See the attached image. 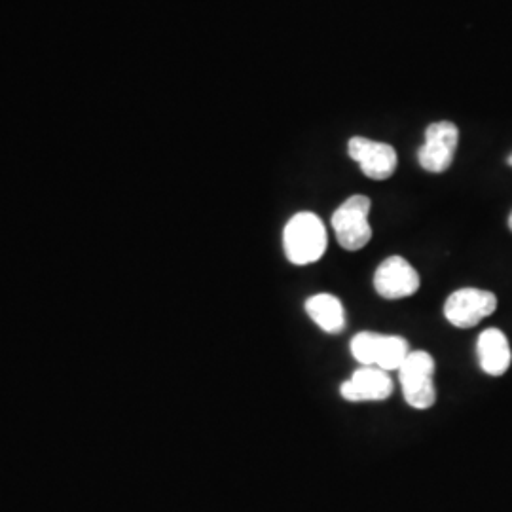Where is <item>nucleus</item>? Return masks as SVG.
Returning a JSON list of instances; mask_svg holds the SVG:
<instances>
[{"instance_id":"f257e3e1","label":"nucleus","mask_w":512,"mask_h":512,"mask_svg":"<svg viewBox=\"0 0 512 512\" xmlns=\"http://www.w3.org/2000/svg\"><path fill=\"white\" fill-rule=\"evenodd\" d=\"M283 247L287 258L296 266L321 260L327 251V230L323 220L308 211L294 215L285 226Z\"/></svg>"},{"instance_id":"f03ea898","label":"nucleus","mask_w":512,"mask_h":512,"mask_svg":"<svg viewBox=\"0 0 512 512\" xmlns=\"http://www.w3.org/2000/svg\"><path fill=\"white\" fill-rule=\"evenodd\" d=\"M435 359L427 351H410L399 368L404 401L416 410H427L437 403V387L433 382Z\"/></svg>"},{"instance_id":"7ed1b4c3","label":"nucleus","mask_w":512,"mask_h":512,"mask_svg":"<svg viewBox=\"0 0 512 512\" xmlns=\"http://www.w3.org/2000/svg\"><path fill=\"white\" fill-rule=\"evenodd\" d=\"M370 200L366 196H351L332 215V228L338 243L346 251H359L372 239V228L368 222Z\"/></svg>"},{"instance_id":"20e7f679","label":"nucleus","mask_w":512,"mask_h":512,"mask_svg":"<svg viewBox=\"0 0 512 512\" xmlns=\"http://www.w3.org/2000/svg\"><path fill=\"white\" fill-rule=\"evenodd\" d=\"M459 129L452 122H435L425 129V143L418 150V162L429 173H444L454 162Z\"/></svg>"},{"instance_id":"39448f33","label":"nucleus","mask_w":512,"mask_h":512,"mask_svg":"<svg viewBox=\"0 0 512 512\" xmlns=\"http://www.w3.org/2000/svg\"><path fill=\"white\" fill-rule=\"evenodd\" d=\"M497 308V296L482 289H459L444 304L446 319L458 329H473Z\"/></svg>"},{"instance_id":"423d86ee","label":"nucleus","mask_w":512,"mask_h":512,"mask_svg":"<svg viewBox=\"0 0 512 512\" xmlns=\"http://www.w3.org/2000/svg\"><path fill=\"white\" fill-rule=\"evenodd\" d=\"M374 289L382 298L401 300L420 289V275L412 264H408L403 256H389L376 268Z\"/></svg>"},{"instance_id":"0eeeda50","label":"nucleus","mask_w":512,"mask_h":512,"mask_svg":"<svg viewBox=\"0 0 512 512\" xmlns=\"http://www.w3.org/2000/svg\"><path fill=\"white\" fill-rule=\"evenodd\" d=\"M348 152L351 160L361 165V171L372 181H385L397 171V150L387 143L353 137L349 139Z\"/></svg>"},{"instance_id":"6e6552de","label":"nucleus","mask_w":512,"mask_h":512,"mask_svg":"<svg viewBox=\"0 0 512 512\" xmlns=\"http://www.w3.org/2000/svg\"><path fill=\"white\" fill-rule=\"evenodd\" d=\"M340 393L349 403L385 401L393 393V380L378 366H361L342 384Z\"/></svg>"},{"instance_id":"1a4fd4ad","label":"nucleus","mask_w":512,"mask_h":512,"mask_svg":"<svg viewBox=\"0 0 512 512\" xmlns=\"http://www.w3.org/2000/svg\"><path fill=\"white\" fill-rule=\"evenodd\" d=\"M478 361L486 374L503 376L511 366V346L507 336L499 329L484 330L476 344Z\"/></svg>"},{"instance_id":"9d476101","label":"nucleus","mask_w":512,"mask_h":512,"mask_svg":"<svg viewBox=\"0 0 512 512\" xmlns=\"http://www.w3.org/2000/svg\"><path fill=\"white\" fill-rule=\"evenodd\" d=\"M306 311L311 321L329 334H338L346 329V311L340 298L332 294L321 293L311 296L306 300Z\"/></svg>"},{"instance_id":"9b49d317","label":"nucleus","mask_w":512,"mask_h":512,"mask_svg":"<svg viewBox=\"0 0 512 512\" xmlns=\"http://www.w3.org/2000/svg\"><path fill=\"white\" fill-rule=\"evenodd\" d=\"M410 355V346L401 336H382L376 365L385 372L389 370H399L403 366L406 357Z\"/></svg>"},{"instance_id":"f8f14e48","label":"nucleus","mask_w":512,"mask_h":512,"mask_svg":"<svg viewBox=\"0 0 512 512\" xmlns=\"http://www.w3.org/2000/svg\"><path fill=\"white\" fill-rule=\"evenodd\" d=\"M382 336L384 334H376V332H359V334H355V338L351 340V346H349L353 359L359 365H376V357H378Z\"/></svg>"},{"instance_id":"ddd939ff","label":"nucleus","mask_w":512,"mask_h":512,"mask_svg":"<svg viewBox=\"0 0 512 512\" xmlns=\"http://www.w3.org/2000/svg\"><path fill=\"white\" fill-rule=\"evenodd\" d=\"M509 226H511V230H512V213H511V217H509Z\"/></svg>"},{"instance_id":"4468645a","label":"nucleus","mask_w":512,"mask_h":512,"mask_svg":"<svg viewBox=\"0 0 512 512\" xmlns=\"http://www.w3.org/2000/svg\"><path fill=\"white\" fill-rule=\"evenodd\" d=\"M509 165H512V154L509 156Z\"/></svg>"}]
</instances>
